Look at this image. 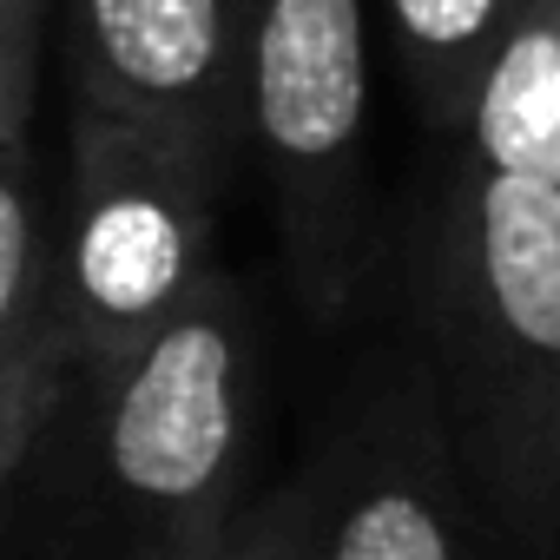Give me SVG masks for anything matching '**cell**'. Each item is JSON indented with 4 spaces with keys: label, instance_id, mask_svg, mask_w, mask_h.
I'll list each match as a JSON object with an SVG mask.
<instances>
[{
    "label": "cell",
    "instance_id": "6da1fadb",
    "mask_svg": "<svg viewBox=\"0 0 560 560\" xmlns=\"http://www.w3.org/2000/svg\"><path fill=\"white\" fill-rule=\"evenodd\" d=\"M422 350L514 560H560V21L521 8L422 237Z\"/></svg>",
    "mask_w": 560,
    "mask_h": 560
},
{
    "label": "cell",
    "instance_id": "7a4b0ae2",
    "mask_svg": "<svg viewBox=\"0 0 560 560\" xmlns=\"http://www.w3.org/2000/svg\"><path fill=\"white\" fill-rule=\"evenodd\" d=\"M257 422L264 324L237 277L211 270L172 324L80 376L54 435H73L67 488L119 560H198L250 508Z\"/></svg>",
    "mask_w": 560,
    "mask_h": 560
},
{
    "label": "cell",
    "instance_id": "3957f363",
    "mask_svg": "<svg viewBox=\"0 0 560 560\" xmlns=\"http://www.w3.org/2000/svg\"><path fill=\"white\" fill-rule=\"evenodd\" d=\"M370 14L376 0H244V152L264 172L284 284L343 324L370 237Z\"/></svg>",
    "mask_w": 560,
    "mask_h": 560
},
{
    "label": "cell",
    "instance_id": "277c9868",
    "mask_svg": "<svg viewBox=\"0 0 560 560\" xmlns=\"http://www.w3.org/2000/svg\"><path fill=\"white\" fill-rule=\"evenodd\" d=\"M224 165L231 152L211 139L93 106L67 113L60 284L80 370L145 343L224 270L211 250Z\"/></svg>",
    "mask_w": 560,
    "mask_h": 560
},
{
    "label": "cell",
    "instance_id": "5b68a950",
    "mask_svg": "<svg viewBox=\"0 0 560 560\" xmlns=\"http://www.w3.org/2000/svg\"><path fill=\"white\" fill-rule=\"evenodd\" d=\"M298 475L311 560H494V547H508L429 350L363 363L324 448Z\"/></svg>",
    "mask_w": 560,
    "mask_h": 560
},
{
    "label": "cell",
    "instance_id": "8992f818",
    "mask_svg": "<svg viewBox=\"0 0 560 560\" xmlns=\"http://www.w3.org/2000/svg\"><path fill=\"white\" fill-rule=\"evenodd\" d=\"M73 106L244 152V0H60Z\"/></svg>",
    "mask_w": 560,
    "mask_h": 560
},
{
    "label": "cell",
    "instance_id": "52a82bcc",
    "mask_svg": "<svg viewBox=\"0 0 560 560\" xmlns=\"http://www.w3.org/2000/svg\"><path fill=\"white\" fill-rule=\"evenodd\" d=\"M60 284V211L34 145H0V481L21 501L80 396Z\"/></svg>",
    "mask_w": 560,
    "mask_h": 560
},
{
    "label": "cell",
    "instance_id": "ba28073f",
    "mask_svg": "<svg viewBox=\"0 0 560 560\" xmlns=\"http://www.w3.org/2000/svg\"><path fill=\"white\" fill-rule=\"evenodd\" d=\"M521 0H376L383 47L402 73L416 119L442 139H462L508 40Z\"/></svg>",
    "mask_w": 560,
    "mask_h": 560
},
{
    "label": "cell",
    "instance_id": "9c48e42d",
    "mask_svg": "<svg viewBox=\"0 0 560 560\" xmlns=\"http://www.w3.org/2000/svg\"><path fill=\"white\" fill-rule=\"evenodd\" d=\"M54 27L60 0H0V145H34V106Z\"/></svg>",
    "mask_w": 560,
    "mask_h": 560
},
{
    "label": "cell",
    "instance_id": "30bf717a",
    "mask_svg": "<svg viewBox=\"0 0 560 560\" xmlns=\"http://www.w3.org/2000/svg\"><path fill=\"white\" fill-rule=\"evenodd\" d=\"M198 560H311V508H304V475L250 494V508L224 527V540Z\"/></svg>",
    "mask_w": 560,
    "mask_h": 560
}]
</instances>
